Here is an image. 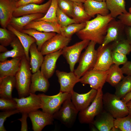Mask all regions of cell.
<instances>
[{
    "label": "cell",
    "instance_id": "6da1fadb",
    "mask_svg": "<svg viewBox=\"0 0 131 131\" xmlns=\"http://www.w3.org/2000/svg\"><path fill=\"white\" fill-rule=\"evenodd\" d=\"M114 18L110 13L105 16L98 14L93 19L86 21L85 27L76 34L82 40L92 41L101 45L106 34L108 24Z\"/></svg>",
    "mask_w": 131,
    "mask_h": 131
},
{
    "label": "cell",
    "instance_id": "7a4b0ae2",
    "mask_svg": "<svg viewBox=\"0 0 131 131\" xmlns=\"http://www.w3.org/2000/svg\"><path fill=\"white\" fill-rule=\"evenodd\" d=\"M30 66V62L26 56L22 58L20 68L15 76L16 88L19 98L27 97L30 94L32 74Z\"/></svg>",
    "mask_w": 131,
    "mask_h": 131
},
{
    "label": "cell",
    "instance_id": "3957f363",
    "mask_svg": "<svg viewBox=\"0 0 131 131\" xmlns=\"http://www.w3.org/2000/svg\"><path fill=\"white\" fill-rule=\"evenodd\" d=\"M96 43L90 41L85 51L81 55L78 61L79 65L74 72L80 78L86 72L93 69L96 63L97 50L95 48Z\"/></svg>",
    "mask_w": 131,
    "mask_h": 131
},
{
    "label": "cell",
    "instance_id": "277c9868",
    "mask_svg": "<svg viewBox=\"0 0 131 131\" xmlns=\"http://www.w3.org/2000/svg\"><path fill=\"white\" fill-rule=\"evenodd\" d=\"M104 109L115 118L124 117L129 114L126 103L115 94L106 92L103 95Z\"/></svg>",
    "mask_w": 131,
    "mask_h": 131
},
{
    "label": "cell",
    "instance_id": "5b68a950",
    "mask_svg": "<svg viewBox=\"0 0 131 131\" xmlns=\"http://www.w3.org/2000/svg\"><path fill=\"white\" fill-rule=\"evenodd\" d=\"M102 89H100L97 90L95 98L88 106L79 112L78 119L80 123H92L95 117L104 110L102 101L103 94Z\"/></svg>",
    "mask_w": 131,
    "mask_h": 131
},
{
    "label": "cell",
    "instance_id": "8992f818",
    "mask_svg": "<svg viewBox=\"0 0 131 131\" xmlns=\"http://www.w3.org/2000/svg\"><path fill=\"white\" fill-rule=\"evenodd\" d=\"M71 96L64 101L59 110L53 115L54 119L68 128L73 126L79 112L71 101Z\"/></svg>",
    "mask_w": 131,
    "mask_h": 131
},
{
    "label": "cell",
    "instance_id": "52a82bcc",
    "mask_svg": "<svg viewBox=\"0 0 131 131\" xmlns=\"http://www.w3.org/2000/svg\"><path fill=\"white\" fill-rule=\"evenodd\" d=\"M38 95L41 100V108L43 112L52 115L59 110L64 101L71 96V93L60 92L53 96L44 94Z\"/></svg>",
    "mask_w": 131,
    "mask_h": 131
},
{
    "label": "cell",
    "instance_id": "ba28073f",
    "mask_svg": "<svg viewBox=\"0 0 131 131\" xmlns=\"http://www.w3.org/2000/svg\"><path fill=\"white\" fill-rule=\"evenodd\" d=\"M90 41L83 40L62 49V55L69 64L70 71L74 72L75 66L78 62L82 50L86 48Z\"/></svg>",
    "mask_w": 131,
    "mask_h": 131
},
{
    "label": "cell",
    "instance_id": "9c48e42d",
    "mask_svg": "<svg viewBox=\"0 0 131 131\" xmlns=\"http://www.w3.org/2000/svg\"><path fill=\"white\" fill-rule=\"evenodd\" d=\"M108 70L103 71L92 69L86 72L80 78L83 84H88L91 87L98 90L102 89L106 82Z\"/></svg>",
    "mask_w": 131,
    "mask_h": 131
},
{
    "label": "cell",
    "instance_id": "30bf717a",
    "mask_svg": "<svg viewBox=\"0 0 131 131\" xmlns=\"http://www.w3.org/2000/svg\"><path fill=\"white\" fill-rule=\"evenodd\" d=\"M125 26L119 20L114 18L108 24L106 35L100 46L102 48L112 42L125 38Z\"/></svg>",
    "mask_w": 131,
    "mask_h": 131
},
{
    "label": "cell",
    "instance_id": "8fae6325",
    "mask_svg": "<svg viewBox=\"0 0 131 131\" xmlns=\"http://www.w3.org/2000/svg\"><path fill=\"white\" fill-rule=\"evenodd\" d=\"M13 99L16 103V109L22 113L28 114L41 107V100L38 95L30 93L27 97Z\"/></svg>",
    "mask_w": 131,
    "mask_h": 131
},
{
    "label": "cell",
    "instance_id": "7c38bea8",
    "mask_svg": "<svg viewBox=\"0 0 131 131\" xmlns=\"http://www.w3.org/2000/svg\"><path fill=\"white\" fill-rule=\"evenodd\" d=\"M97 59L93 69L103 71L108 70L114 64L112 56L111 43L97 49Z\"/></svg>",
    "mask_w": 131,
    "mask_h": 131
},
{
    "label": "cell",
    "instance_id": "4fadbf2b",
    "mask_svg": "<svg viewBox=\"0 0 131 131\" xmlns=\"http://www.w3.org/2000/svg\"><path fill=\"white\" fill-rule=\"evenodd\" d=\"M71 40L57 33L43 44L40 51L43 55L57 51L67 46Z\"/></svg>",
    "mask_w": 131,
    "mask_h": 131
},
{
    "label": "cell",
    "instance_id": "5bb4252c",
    "mask_svg": "<svg viewBox=\"0 0 131 131\" xmlns=\"http://www.w3.org/2000/svg\"><path fill=\"white\" fill-rule=\"evenodd\" d=\"M56 74L60 85L59 92H61L71 93L74 91L75 84L80 82V78L77 77L74 72L68 73L57 70Z\"/></svg>",
    "mask_w": 131,
    "mask_h": 131
},
{
    "label": "cell",
    "instance_id": "9a60e30c",
    "mask_svg": "<svg viewBox=\"0 0 131 131\" xmlns=\"http://www.w3.org/2000/svg\"><path fill=\"white\" fill-rule=\"evenodd\" d=\"M34 131H41L46 126L53 124L54 120L53 115L39 110L28 114Z\"/></svg>",
    "mask_w": 131,
    "mask_h": 131
},
{
    "label": "cell",
    "instance_id": "2e32d148",
    "mask_svg": "<svg viewBox=\"0 0 131 131\" xmlns=\"http://www.w3.org/2000/svg\"><path fill=\"white\" fill-rule=\"evenodd\" d=\"M97 91L92 88L88 92L84 94H79L74 90L71 93V101L79 112L91 104L95 98Z\"/></svg>",
    "mask_w": 131,
    "mask_h": 131
},
{
    "label": "cell",
    "instance_id": "e0dca14e",
    "mask_svg": "<svg viewBox=\"0 0 131 131\" xmlns=\"http://www.w3.org/2000/svg\"><path fill=\"white\" fill-rule=\"evenodd\" d=\"M49 0L41 4H30L17 8L13 14L14 17H18L27 14L41 13L45 14L51 3Z\"/></svg>",
    "mask_w": 131,
    "mask_h": 131
},
{
    "label": "cell",
    "instance_id": "ac0fdd59",
    "mask_svg": "<svg viewBox=\"0 0 131 131\" xmlns=\"http://www.w3.org/2000/svg\"><path fill=\"white\" fill-rule=\"evenodd\" d=\"M62 49L57 51L45 55L41 67V71L47 79L53 75L56 68L57 61L62 55Z\"/></svg>",
    "mask_w": 131,
    "mask_h": 131
},
{
    "label": "cell",
    "instance_id": "d6986e66",
    "mask_svg": "<svg viewBox=\"0 0 131 131\" xmlns=\"http://www.w3.org/2000/svg\"><path fill=\"white\" fill-rule=\"evenodd\" d=\"M16 2L10 0H0V24L3 28H7L13 17L16 8Z\"/></svg>",
    "mask_w": 131,
    "mask_h": 131
},
{
    "label": "cell",
    "instance_id": "ffe728a7",
    "mask_svg": "<svg viewBox=\"0 0 131 131\" xmlns=\"http://www.w3.org/2000/svg\"><path fill=\"white\" fill-rule=\"evenodd\" d=\"M115 118L104 109L95 117L92 124L99 131H111Z\"/></svg>",
    "mask_w": 131,
    "mask_h": 131
},
{
    "label": "cell",
    "instance_id": "44dd1931",
    "mask_svg": "<svg viewBox=\"0 0 131 131\" xmlns=\"http://www.w3.org/2000/svg\"><path fill=\"white\" fill-rule=\"evenodd\" d=\"M83 5L85 11L91 18L96 15L105 16L110 13L105 1L86 0Z\"/></svg>",
    "mask_w": 131,
    "mask_h": 131
},
{
    "label": "cell",
    "instance_id": "7402d4cb",
    "mask_svg": "<svg viewBox=\"0 0 131 131\" xmlns=\"http://www.w3.org/2000/svg\"><path fill=\"white\" fill-rule=\"evenodd\" d=\"M47 78L39 70L33 74L30 88V93L35 94L37 91L46 92L48 90L49 84Z\"/></svg>",
    "mask_w": 131,
    "mask_h": 131
},
{
    "label": "cell",
    "instance_id": "603a6c76",
    "mask_svg": "<svg viewBox=\"0 0 131 131\" xmlns=\"http://www.w3.org/2000/svg\"><path fill=\"white\" fill-rule=\"evenodd\" d=\"M21 59L20 58H12L0 62V78L15 76L20 68Z\"/></svg>",
    "mask_w": 131,
    "mask_h": 131
},
{
    "label": "cell",
    "instance_id": "cb8c5ba5",
    "mask_svg": "<svg viewBox=\"0 0 131 131\" xmlns=\"http://www.w3.org/2000/svg\"><path fill=\"white\" fill-rule=\"evenodd\" d=\"M60 26L53 23L43 20L33 21L24 28L23 29H33L46 33L55 32L60 34Z\"/></svg>",
    "mask_w": 131,
    "mask_h": 131
},
{
    "label": "cell",
    "instance_id": "d4e9b609",
    "mask_svg": "<svg viewBox=\"0 0 131 131\" xmlns=\"http://www.w3.org/2000/svg\"><path fill=\"white\" fill-rule=\"evenodd\" d=\"M10 46L12 49L0 54V61L7 60L8 58L22 59L25 56L24 48L18 39L16 37L11 42Z\"/></svg>",
    "mask_w": 131,
    "mask_h": 131
},
{
    "label": "cell",
    "instance_id": "484cf974",
    "mask_svg": "<svg viewBox=\"0 0 131 131\" xmlns=\"http://www.w3.org/2000/svg\"><path fill=\"white\" fill-rule=\"evenodd\" d=\"M44 14L41 13L27 14L12 18L9 24L17 30L21 32L24 27L31 22L40 18Z\"/></svg>",
    "mask_w": 131,
    "mask_h": 131
},
{
    "label": "cell",
    "instance_id": "4316f807",
    "mask_svg": "<svg viewBox=\"0 0 131 131\" xmlns=\"http://www.w3.org/2000/svg\"><path fill=\"white\" fill-rule=\"evenodd\" d=\"M16 86L15 76H9L0 78V97L12 99V93Z\"/></svg>",
    "mask_w": 131,
    "mask_h": 131
},
{
    "label": "cell",
    "instance_id": "83f0119b",
    "mask_svg": "<svg viewBox=\"0 0 131 131\" xmlns=\"http://www.w3.org/2000/svg\"><path fill=\"white\" fill-rule=\"evenodd\" d=\"M7 28L13 33L18 39L24 49L26 58L30 62L29 49L33 43L36 42L35 40L31 36L17 30L10 24L8 25Z\"/></svg>",
    "mask_w": 131,
    "mask_h": 131
},
{
    "label": "cell",
    "instance_id": "f1b7e54d",
    "mask_svg": "<svg viewBox=\"0 0 131 131\" xmlns=\"http://www.w3.org/2000/svg\"><path fill=\"white\" fill-rule=\"evenodd\" d=\"M30 55V64L32 74L40 70L43 61L44 57L40 51L38 49L36 42L30 46L29 49Z\"/></svg>",
    "mask_w": 131,
    "mask_h": 131
},
{
    "label": "cell",
    "instance_id": "f546056e",
    "mask_svg": "<svg viewBox=\"0 0 131 131\" xmlns=\"http://www.w3.org/2000/svg\"><path fill=\"white\" fill-rule=\"evenodd\" d=\"M21 32L27 34L35 39L38 49L40 51L43 44L56 34L55 32H42L33 29H23Z\"/></svg>",
    "mask_w": 131,
    "mask_h": 131
},
{
    "label": "cell",
    "instance_id": "4dcf8cb0",
    "mask_svg": "<svg viewBox=\"0 0 131 131\" xmlns=\"http://www.w3.org/2000/svg\"><path fill=\"white\" fill-rule=\"evenodd\" d=\"M105 2L110 14L114 18L128 12L125 0H106Z\"/></svg>",
    "mask_w": 131,
    "mask_h": 131
},
{
    "label": "cell",
    "instance_id": "1f68e13d",
    "mask_svg": "<svg viewBox=\"0 0 131 131\" xmlns=\"http://www.w3.org/2000/svg\"><path fill=\"white\" fill-rule=\"evenodd\" d=\"M83 3L74 2L72 18L75 20L76 23H85L91 18L85 11Z\"/></svg>",
    "mask_w": 131,
    "mask_h": 131
},
{
    "label": "cell",
    "instance_id": "d6a6232c",
    "mask_svg": "<svg viewBox=\"0 0 131 131\" xmlns=\"http://www.w3.org/2000/svg\"><path fill=\"white\" fill-rule=\"evenodd\" d=\"M123 74L119 66L113 64L108 70L106 82L115 87L124 78Z\"/></svg>",
    "mask_w": 131,
    "mask_h": 131
},
{
    "label": "cell",
    "instance_id": "836d02e7",
    "mask_svg": "<svg viewBox=\"0 0 131 131\" xmlns=\"http://www.w3.org/2000/svg\"><path fill=\"white\" fill-rule=\"evenodd\" d=\"M115 87V94L122 99L131 91V76H124Z\"/></svg>",
    "mask_w": 131,
    "mask_h": 131
},
{
    "label": "cell",
    "instance_id": "e575fe53",
    "mask_svg": "<svg viewBox=\"0 0 131 131\" xmlns=\"http://www.w3.org/2000/svg\"><path fill=\"white\" fill-rule=\"evenodd\" d=\"M86 25V22L80 23H74L66 26L60 27V34L65 37L71 38L74 34L83 29Z\"/></svg>",
    "mask_w": 131,
    "mask_h": 131
},
{
    "label": "cell",
    "instance_id": "d590c367",
    "mask_svg": "<svg viewBox=\"0 0 131 131\" xmlns=\"http://www.w3.org/2000/svg\"><path fill=\"white\" fill-rule=\"evenodd\" d=\"M58 0H52L50 5L45 14L42 17L35 20H43L59 25L57 17Z\"/></svg>",
    "mask_w": 131,
    "mask_h": 131
},
{
    "label": "cell",
    "instance_id": "8d00e7d4",
    "mask_svg": "<svg viewBox=\"0 0 131 131\" xmlns=\"http://www.w3.org/2000/svg\"><path fill=\"white\" fill-rule=\"evenodd\" d=\"M112 51L121 53L126 55L131 52V46L126 38L111 43Z\"/></svg>",
    "mask_w": 131,
    "mask_h": 131
},
{
    "label": "cell",
    "instance_id": "74e56055",
    "mask_svg": "<svg viewBox=\"0 0 131 131\" xmlns=\"http://www.w3.org/2000/svg\"><path fill=\"white\" fill-rule=\"evenodd\" d=\"M114 126L121 131H131V115L129 114L124 117L115 118Z\"/></svg>",
    "mask_w": 131,
    "mask_h": 131
},
{
    "label": "cell",
    "instance_id": "f35d334b",
    "mask_svg": "<svg viewBox=\"0 0 131 131\" xmlns=\"http://www.w3.org/2000/svg\"><path fill=\"white\" fill-rule=\"evenodd\" d=\"M7 28H0V43L5 47L10 45L17 37L11 31Z\"/></svg>",
    "mask_w": 131,
    "mask_h": 131
},
{
    "label": "cell",
    "instance_id": "ab89813d",
    "mask_svg": "<svg viewBox=\"0 0 131 131\" xmlns=\"http://www.w3.org/2000/svg\"><path fill=\"white\" fill-rule=\"evenodd\" d=\"M57 17L58 23L60 27H64L72 24L76 23L74 19L68 16L58 7L57 12Z\"/></svg>",
    "mask_w": 131,
    "mask_h": 131
},
{
    "label": "cell",
    "instance_id": "60d3db41",
    "mask_svg": "<svg viewBox=\"0 0 131 131\" xmlns=\"http://www.w3.org/2000/svg\"><path fill=\"white\" fill-rule=\"evenodd\" d=\"M74 2L70 0H58V5L64 13L72 17L73 8Z\"/></svg>",
    "mask_w": 131,
    "mask_h": 131
},
{
    "label": "cell",
    "instance_id": "b9f144b4",
    "mask_svg": "<svg viewBox=\"0 0 131 131\" xmlns=\"http://www.w3.org/2000/svg\"><path fill=\"white\" fill-rule=\"evenodd\" d=\"M17 104L13 99L3 98H0V110L3 111L16 109Z\"/></svg>",
    "mask_w": 131,
    "mask_h": 131
},
{
    "label": "cell",
    "instance_id": "7bdbcfd3",
    "mask_svg": "<svg viewBox=\"0 0 131 131\" xmlns=\"http://www.w3.org/2000/svg\"><path fill=\"white\" fill-rule=\"evenodd\" d=\"M20 113L17 109L8 111H4L0 113V131H6L4 125V122L8 117L15 114Z\"/></svg>",
    "mask_w": 131,
    "mask_h": 131
},
{
    "label": "cell",
    "instance_id": "ee69618b",
    "mask_svg": "<svg viewBox=\"0 0 131 131\" xmlns=\"http://www.w3.org/2000/svg\"><path fill=\"white\" fill-rule=\"evenodd\" d=\"M112 56L114 64L118 66L123 65L128 61L126 55L121 53L112 51Z\"/></svg>",
    "mask_w": 131,
    "mask_h": 131
},
{
    "label": "cell",
    "instance_id": "f6af8a7d",
    "mask_svg": "<svg viewBox=\"0 0 131 131\" xmlns=\"http://www.w3.org/2000/svg\"><path fill=\"white\" fill-rule=\"evenodd\" d=\"M118 18L125 26L131 27V13L128 12L123 13L118 16Z\"/></svg>",
    "mask_w": 131,
    "mask_h": 131
},
{
    "label": "cell",
    "instance_id": "bcb514c9",
    "mask_svg": "<svg viewBox=\"0 0 131 131\" xmlns=\"http://www.w3.org/2000/svg\"><path fill=\"white\" fill-rule=\"evenodd\" d=\"M44 0H19L16 2V8L30 4H40L42 3Z\"/></svg>",
    "mask_w": 131,
    "mask_h": 131
},
{
    "label": "cell",
    "instance_id": "7dc6e473",
    "mask_svg": "<svg viewBox=\"0 0 131 131\" xmlns=\"http://www.w3.org/2000/svg\"><path fill=\"white\" fill-rule=\"evenodd\" d=\"M22 117L18 120L21 122V131H28V126L27 121V117L28 116V114L26 113H22Z\"/></svg>",
    "mask_w": 131,
    "mask_h": 131
},
{
    "label": "cell",
    "instance_id": "c3c4849f",
    "mask_svg": "<svg viewBox=\"0 0 131 131\" xmlns=\"http://www.w3.org/2000/svg\"><path fill=\"white\" fill-rule=\"evenodd\" d=\"M121 69L123 74L131 76V61H128Z\"/></svg>",
    "mask_w": 131,
    "mask_h": 131
},
{
    "label": "cell",
    "instance_id": "681fc988",
    "mask_svg": "<svg viewBox=\"0 0 131 131\" xmlns=\"http://www.w3.org/2000/svg\"><path fill=\"white\" fill-rule=\"evenodd\" d=\"M124 31L126 38L131 46V27L125 26Z\"/></svg>",
    "mask_w": 131,
    "mask_h": 131
},
{
    "label": "cell",
    "instance_id": "f907efd6",
    "mask_svg": "<svg viewBox=\"0 0 131 131\" xmlns=\"http://www.w3.org/2000/svg\"><path fill=\"white\" fill-rule=\"evenodd\" d=\"M121 99L126 103L131 100V91L123 98Z\"/></svg>",
    "mask_w": 131,
    "mask_h": 131
},
{
    "label": "cell",
    "instance_id": "816d5d0a",
    "mask_svg": "<svg viewBox=\"0 0 131 131\" xmlns=\"http://www.w3.org/2000/svg\"><path fill=\"white\" fill-rule=\"evenodd\" d=\"M126 104L128 110L129 114L131 115V100L126 103Z\"/></svg>",
    "mask_w": 131,
    "mask_h": 131
},
{
    "label": "cell",
    "instance_id": "f5cc1de1",
    "mask_svg": "<svg viewBox=\"0 0 131 131\" xmlns=\"http://www.w3.org/2000/svg\"><path fill=\"white\" fill-rule=\"evenodd\" d=\"M8 50L5 47L0 45V52L1 53L5 52Z\"/></svg>",
    "mask_w": 131,
    "mask_h": 131
},
{
    "label": "cell",
    "instance_id": "db71d44e",
    "mask_svg": "<svg viewBox=\"0 0 131 131\" xmlns=\"http://www.w3.org/2000/svg\"><path fill=\"white\" fill-rule=\"evenodd\" d=\"M73 2H80L84 3L86 0H70Z\"/></svg>",
    "mask_w": 131,
    "mask_h": 131
},
{
    "label": "cell",
    "instance_id": "11a10c76",
    "mask_svg": "<svg viewBox=\"0 0 131 131\" xmlns=\"http://www.w3.org/2000/svg\"><path fill=\"white\" fill-rule=\"evenodd\" d=\"M94 0L96 1H99V2L105 1L106 0Z\"/></svg>",
    "mask_w": 131,
    "mask_h": 131
},
{
    "label": "cell",
    "instance_id": "9f6ffc18",
    "mask_svg": "<svg viewBox=\"0 0 131 131\" xmlns=\"http://www.w3.org/2000/svg\"><path fill=\"white\" fill-rule=\"evenodd\" d=\"M129 12L131 13V7H130L129 9Z\"/></svg>",
    "mask_w": 131,
    "mask_h": 131
},
{
    "label": "cell",
    "instance_id": "6f0895ef",
    "mask_svg": "<svg viewBox=\"0 0 131 131\" xmlns=\"http://www.w3.org/2000/svg\"><path fill=\"white\" fill-rule=\"evenodd\" d=\"M10 0L15 1V2H17L18 0Z\"/></svg>",
    "mask_w": 131,
    "mask_h": 131
}]
</instances>
